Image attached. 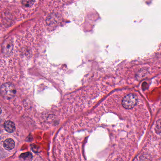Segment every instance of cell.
<instances>
[{
  "instance_id": "cell-6",
  "label": "cell",
  "mask_w": 161,
  "mask_h": 161,
  "mask_svg": "<svg viewBox=\"0 0 161 161\" xmlns=\"http://www.w3.org/2000/svg\"><path fill=\"white\" fill-rule=\"evenodd\" d=\"M57 17L56 15H50L47 19V23L49 25L54 24L57 22Z\"/></svg>"
},
{
  "instance_id": "cell-3",
  "label": "cell",
  "mask_w": 161,
  "mask_h": 161,
  "mask_svg": "<svg viewBox=\"0 0 161 161\" xmlns=\"http://www.w3.org/2000/svg\"><path fill=\"white\" fill-rule=\"evenodd\" d=\"M13 48V41L11 38H7L4 41L2 45V51L3 54L8 55L11 54Z\"/></svg>"
},
{
  "instance_id": "cell-8",
  "label": "cell",
  "mask_w": 161,
  "mask_h": 161,
  "mask_svg": "<svg viewBox=\"0 0 161 161\" xmlns=\"http://www.w3.org/2000/svg\"><path fill=\"white\" fill-rule=\"evenodd\" d=\"M155 130L157 134L161 136V120H159L156 122Z\"/></svg>"
},
{
  "instance_id": "cell-2",
  "label": "cell",
  "mask_w": 161,
  "mask_h": 161,
  "mask_svg": "<svg viewBox=\"0 0 161 161\" xmlns=\"http://www.w3.org/2000/svg\"><path fill=\"white\" fill-rule=\"evenodd\" d=\"M138 101V98L135 95L129 94L125 96L122 101V105L127 109L134 108Z\"/></svg>"
},
{
  "instance_id": "cell-4",
  "label": "cell",
  "mask_w": 161,
  "mask_h": 161,
  "mask_svg": "<svg viewBox=\"0 0 161 161\" xmlns=\"http://www.w3.org/2000/svg\"><path fill=\"white\" fill-rule=\"evenodd\" d=\"M4 129L9 133H12L15 130V125L11 121H8L4 123Z\"/></svg>"
},
{
  "instance_id": "cell-5",
  "label": "cell",
  "mask_w": 161,
  "mask_h": 161,
  "mask_svg": "<svg viewBox=\"0 0 161 161\" xmlns=\"http://www.w3.org/2000/svg\"><path fill=\"white\" fill-rule=\"evenodd\" d=\"M3 146L6 150H11L15 147V142L12 139L9 138L4 141L3 143Z\"/></svg>"
},
{
  "instance_id": "cell-1",
  "label": "cell",
  "mask_w": 161,
  "mask_h": 161,
  "mask_svg": "<svg viewBox=\"0 0 161 161\" xmlns=\"http://www.w3.org/2000/svg\"><path fill=\"white\" fill-rule=\"evenodd\" d=\"M1 95L5 99L10 100L14 97L16 90L13 84L10 83H6L1 86Z\"/></svg>"
},
{
  "instance_id": "cell-7",
  "label": "cell",
  "mask_w": 161,
  "mask_h": 161,
  "mask_svg": "<svg viewBox=\"0 0 161 161\" xmlns=\"http://www.w3.org/2000/svg\"><path fill=\"white\" fill-rule=\"evenodd\" d=\"M35 0H22V4L25 7H29L33 5Z\"/></svg>"
}]
</instances>
